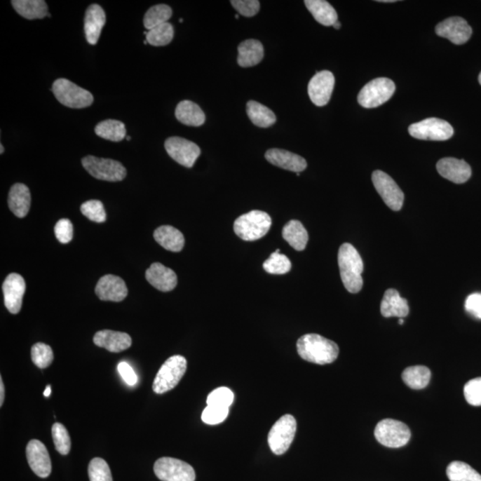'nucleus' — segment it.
<instances>
[{
    "label": "nucleus",
    "mask_w": 481,
    "mask_h": 481,
    "mask_svg": "<svg viewBox=\"0 0 481 481\" xmlns=\"http://www.w3.org/2000/svg\"><path fill=\"white\" fill-rule=\"evenodd\" d=\"M297 351L302 359L318 365L332 363L340 352L334 341L316 334L302 336L297 341Z\"/></svg>",
    "instance_id": "1"
},
{
    "label": "nucleus",
    "mask_w": 481,
    "mask_h": 481,
    "mask_svg": "<svg viewBox=\"0 0 481 481\" xmlns=\"http://www.w3.org/2000/svg\"><path fill=\"white\" fill-rule=\"evenodd\" d=\"M338 264L344 287L351 293H358L363 287L362 273L364 263L357 249L351 243H344L338 253Z\"/></svg>",
    "instance_id": "2"
},
{
    "label": "nucleus",
    "mask_w": 481,
    "mask_h": 481,
    "mask_svg": "<svg viewBox=\"0 0 481 481\" xmlns=\"http://www.w3.org/2000/svg\"><path fill=\"white\" fill-rule=\"evenodd\" d=\"M272 225L271 217L262 210H252L237 217L233 224L236 236L247 242L262 238L269 233Z\"/></svg>",
    "instance_id": "3"
},
{
    "label": "nucleus",
    "mask_w": 481,
    "mask_h": 481,
    "mask_svg": "<svg viewBox=\"0 0 481 481\" xmlns=\"http://www.w3.org/2000/svg\"><path fill=\"white\" fill-rule=\"evenodd\" d=\"M187 359L176 355L168 358L158 371L153 384V390L157 394H163L173 390L186 374Z\"/></svg>",
    "instance_id": "4"
},
{
    "label": "nucleus",
    "mask_w": 481,
    "mask_h": 481,
    "mask_svg": "<svg viewBox=\"0 0 481 481\" xmlns=\"http://www.w3.org/2000/svg\"><path fill=\"white\" fill-rule=\"evenodd\" d=\"M51 91L55 98L65 107L82 109L90 107L94 102L93 95L67 79H58L53 83Z\"/></svg>",
    "instance_id": "5"
},
{
    "label": "nucleus",
    "mask_w": 481,
    "mask_h": 481,
    "mask_svg": "<svg viewBox=\"0 0 481 481\" xmlns=\"http://www.w3.org/2000/svg\"><path fill=\"white\" fill-rule=\"evenodd\" d=\"M82 166L95 179L118 182L125 179L127 170L120 161L88 156L81 160Z\"/></svg>",
    "instance_id": "6"
},
{
    "label": "nucleus",
    "mask_w": 481,
    "mask_h": 481,
    "mask_svg": "<svg viewBox=\"0 0 481 481\" xmlns=\"http://www.w3.org/2000/svg\"><path fill=\"white\" fill-rule=\"evenodd\" d=\"M297 431V421L291 414L283 415L273 425L269 433L270 449L276 456H281L291 447Z\"/></svg>",
    "instance_id": "7"
},
{
    "label": "nucleus",
    "mask_w": 481,
    "mask_h": 481,
    "mask_svg": "<svg viewBox=\"0 0 481 481\" xmlns=\"http://www.w3.org/2000/svg\"><path fill=\"white\" fill-rule=\"evenodd\" d=\"M374 436L382 446L398 448L406 446L410 440L411 431L400 421L384 419L375 427Z\"/></svg>",
    "instance_id": "8"
},
{
    "label": "nucleus",
    "mask_w": 481,
    "mask_h": 481,
    "mask_svg": "<svg viewBox=\"0 0 481 481\" xmlns=\"http://www.w3.org/2000/svg\"><path fill=\"white\" fill-rule=\"evenodd\" d=\"M396 86L387 78H377L368 82L359 92L358 101L365 108H375L386 103L393 95Z\"/></svg>",
    "instance_id": "9"
},
{
    "label": "nucleus",
    "mask_w": 481,
    "mask_h": 481,
    "mask_svg": "<svg viewBox=\"0 0 481 481\" xmlns=\"http://www.w3.org/2000/svg\"><path fill=\"white\" fill-rule=\"evenodd\" d=\"M408 131L412 137L420 140L445 141L453 137L454 128L447 121L429 118L410 125Z\"/></svg>",
    "instance_id": "10"
},
{
    "label": "nucleus",
    "mask_w": 481,
    "mask_h": 481,
    "mask_svg": "<svg viewBox=\"0 0 481 481\" xmlns=\"http://www.w3.org/2000/svg\"><path fill=\"white\" fill-rule=\"evenodd\" d=\"M154 473L161 481H194L196 472L190 464L172 457H161L154 466Z\"/></svg>",
    "instance_id": "11"
},
{
    "label": "nucleus",
    "mask_w": 481,
    "mask_h": 481,
    "mask_svg": "<svg viewBox=\"0 0 481 481\" xmlns=\"http://www.w3.org/2000/svg\"><path fill=\"white\" fill-rule=\"evenodd\" d=\"M372 180L375 189L386 205L395 212L400 210L403 206L405 196L394 179L384 171L375 170L372 175Z\"/></svg>",
    "instance_id": "12"
},
{
    "label": "nucleus",
    "mask_w": 481,
    "mask_h": 481,
    "mask_svg": "<svg viewBox=\"0 0 481 481\" xmlns=\"http://www.w3.org/2000/svg\"><path fill=\"white\" fill-rule=\"evenodd\" d=\"M164 147L175 161L187 168H192L201 154L200 147L196 144L183 137L168 138Z\"/></svg>",
    "instance_id": "13"
},
{
    "label": "nucleus",
    "mask_w": 481,
    "mask_h": 481,
    "mask_svg": "<svg viewBox=\"0 0 481 481\" xmlns=\"http://www.w3.org/2000/svg\"><path fill=\"white\" fill-rule=\"evenodd\" d=\"M335 79L329 71L318 72L309 81L308 92L312 103L316 107H325L331 100Z\"/></svg>",
    "instance_id": "14"
},
{
    "label": "nucleus",
    "mask_w": 481,
    "mask_h": 481,
    "mask_svg": "<svg viewBox=\"0 0 481 481\" xmlns=\"http://www.w3.org/2000/svg\"><path fill=\"white\" fill-rule=\"evenodd\" d=\"M437 35L446 38L456 45H463L473 35V29L466 20L458 16H453L440 22L435 29Z\"/></svg>",
    "instance_id": "15"
},
{
    "label": "nucleus",
    "mask_w": 481,
    "mask_h": 481,
    "mask_svg": "<svg viewBox=\"0 0 481 481\" xmlns=\"http://www.w3.org/2000/svg\"><path fill=\"white\" fill-rule=\"evenodd\" d=\"M3 293L6 308L12 314H18L21 311L22 299L26 291V283L22 276L10 274L3 283Z\"/></svg>",
    "instance_id": "16"
},
{
    "label": "nucleus",
    "mask_w": 481,
    "mask_h": 481,
    "mask_svg": "<svg viewBox=\"0 0 481 481\" xmlns=\"http://www.w3.org/2000/svg\"><path fill=\"white\" fill-rule=\"evenodd\" d=\"M26 456L29 467L39 477H48L50 475L52 464L50 456L45 445L41 441L32 440L26 448Z\"/></svg>",
    "instance_id": "17"
},
{
    "label": "nucleus",
    "mask_w": 481,
    "mask_h": 481,
    "mask_svg": "<svg viewBox=\"0 0 481 481\" xmlns=\"http://www.w3.org/2000/svg\"><path fill=\"white\" fill-rule=\"evenodd\" d=\"M95 294L101 301L120 302L127 297L128 288L126 283L118 276L107 275L98 281Z\"/></svg>",
    "instance_id": "18"
},
{
    "label": "nucleus",
    "mask_w": 481,
    "mask_h": 481,
    "mask_svg": "<svg viewBox=\"0 0 481 481\" xmlns=\"http://www.w3.org/2000/svg\"><path fill=\"white\" fill-rule=\"evenodd\" d=\"M437 170L444 179L456 184L467 182L472 177V168L463 160L443 158L438 161Z\"/></svg>",
    "instance_id": "19"
},
{
    "label": "nucleus",
    "mask_w": 481,
    "mask_h": 481,
    "mask_svg": "<svg viewBox=\"0 0 481 481\" xmlns=\"http://www.w3.org/2000/svg\"><path fill=\"white\" fill-rule=\"evenodd\" d=\"M265 157L266 161L273 165L292 171V172H302L308 166L307 161L304 158L291 153V151L278 149V148L266 151Z\"/></svg>",
    "instance_id": "20"
},
{
    "label": "nucleus",
    "mask_w": 481,
    "mask_h": 481,
    "mask_svg": "<svg viewBox=\"0 0 481 481\" xmlns=\"http://www.w3.org/2000/svg\"><path fill=\"white\" fill-rule=\"evenodd\" d=\"M146 278L151 285L163 292L172 291L177 285L176 273L158 262L147 270Z\"/></svg>",
    "instance_id": "21"
},
{
    "label": "nucleus",
    "mask_w": 481,
    "mask_h": 481,
    "mask_svg": "<svg viewBox=\"0 0 481 481\" xmlns=\"http://www.w3.org/2000/svg\"><path fill=\"white\" fill-rule=\"evenodd\" d=\"M107 22V16L102 6L93 4L88 6L84 18L86 39L90 45L97 44L102 29Z\"/></svg>",
    "instance_id": "22"
},
{
    "label": "nucleus",
    "mask_w": 481,
    "mask_h": 481,
    "mask_svg": "<svg viewBox=\"0 0 481 481\" xmlns=\"http://www.w3.org/2000/svg\"><path fill=\"white\" fill-rule=\"evenodd\" d=\"M94 344L113 353H118L130 348L133 339L126 332L103 330L95 334Z\"/></svg>",
    "instance_id": "23"
},
{
    "label": "nucleus",
    "mask_w": 481,
    "mask_h": 481,
    "mask_svg": "<svg viewBox=\"0 0 481 481\" xmlns=\"http://www.w3.org/2000/svg\"><path fill=\"white\" fill-rule=\"evenodd\" d=\"M381 313L384 318H404L409 313V307L407 299L400 297L397 290L388 289L381 303Z\"/></svg>",
    "instance_id": "24"
},
{
    "label": "nucleus",
    "mask_w": 481,
    "mask_h": 481,
    "mask_svg": "<svg viewBox=\"0 0 481 481\" xmlns=\"http://www.w3.org/2000/svg\"><path fill=\"white\" fill-rule=\"evenodd\" d=\"M32 197L27 186L18 183L10 189L8 194V206L10 210L16 217H25L31 208Z\"/></svg>",
    "instance_id": "25"
},
{
    "label": "nucleus",
    "mask_w": 481,
    "mask_h": 481,
    "mask_svg": "<svg viewBox=\"0 0 481 481\" xmlns=\"http://www.w3.org/2000/svg\"><path fill=\"white\" fill-rule=\"evenodd\" d=\"M264 57V48L257 39H247L238 46L237 62L240 67H255Z\"/></svg>",
    "instance_id": "26"
},
{
    "label": "nucleus",
    "mask_w": 481,
    "mask_h": 481,
    "mask_svg": "<svg viewBox=\"0 0 481 481\" xmlns=\"http://www.w3.org/2000/svg\"><path fill=\"white\" fill-rule=\"evenodd\" d=\"M179 123L191 127H200L205 123V114L198 104L192 101L180 102L175 111Z\"/></svg>",
    "instance_id": "27"
},
{
    "label": "nucleus",
    "mask_w": 481,
    "mask_h": 481,
    "mask_svg": "<svg viewBox=\"0 0 481 481\" xmlns=\"http://www.w3.org/2000/svg\"><path fill=\"white\" fill-rule=\"evenodd\" d=\"M154 239L164 249L170 252H179L183 250L184 238L179 229L171 226H161L154 233Z\"/></svg>",
    "instance_id": "28"
},
{
    "label": "nucleus",
    "mask_w": 481,
    "mask_h": 481,
    "mask_svg": "<svg viewBox=\"0 0 481 481\" xmlns=\"http://www.w3.org/2000/svg\"><path fill=\"white\" fill-rule=\"evenodd\" d=\"M11 4L16 13L25 19H43L49 14L44 0H13Z\"/></svg>",
    "instance_id": "29"
},
{
    "label": "nucleus",
    "mask_w": 481,
    "mask_h": 481,
    "mask_svg": "<svg viewBox=\"0 0 481 481\" xmlns=\"http://www.w3.org/2000/svg\"><path fill=\"white\" fill-rule=\"evenodd\" d=\"M282 235L283 239L296 250H305L309 240V233L304 226L299 220H290L283 226Z\"/></svg>",
    "instance_id": "30"
},
{
    "label": "nucleus",
    "mask_w": 481,
    "mask_h": 481,
    "mask_svg": "<svg viewBox=\"0 0 481 481\" xmlns=\"http://www.w3.org/2000/svg\"><path fill=\"white\" fill-rule=\"evenodd\" d=\"M306 6L316 22L324 26H332L338 21V15L331 4L325 0H306Z\"/></svg>",
    "instance_id": "31"
},
{
    "label": "nucleus",
    "mask_w": 481,
    "mask_h": 481,
    "mask_svg": "<svg viewBox=\"0 0 481 481\" xmlns=\"http://www.w3.org/2000/svg\"><path fill=\"white\" fill-rule=\"evenodd\" d=\"M247 114L257 127L269 128L276 123V114L269 107L256 101L247 103Z\"/></svg>",
    "instance_id": "32"
},
{
    "label": "nucleus",
    "mask_w": 481,
    "mask_h": 481,
    "mask_svg": "<svg viewBox=\"0 0 481 481\" xmlns=\"http://www.w3.org/2000/svg\"><path fill=\"white\" fill-rule=\"evenodd\" d=\"M431 373L430 369L424 365L405 369L402 379L408 387L413 390H423L429 384Z\"/></svg>",
    "instance_id": "33"
},
{
    "label": "nucleus",
    "mask_w": 481,
    "mask_h": 481,
    "mask_svg": "<svg viewBox=\"0 0 481 481\" xmlns=\"http://www.w3.org/2000/svg\"><path fill=\"white\" fill-rule=\"evenodd\" d=\"M95 133L104 140L121 142L126 137V127L120 121L105 120L95 126Z\"/></svg>",
    "instance_id": "34"
},
{
    "label": "nucleus",
    "mask_w": 481,
    "mask_h": 481,
    "mask_svg": "<svg viewBox=\"0 0 481 481\" xmlns=\"http://www.w3.org/2000/svg\"><path fill=\"white\" fill-rule=\"evenodd\" d=\"M447 475L450 481H481V475L469 464L454 461L447 468Z\"/></svg>",
    "instance_id": "35"
},
{
    "label": "nucleus",
    "mask_w": 481,
    "mask_h": 481,
    "mask_svg": "<svg viewBox=\"0 0 481 481\" xmlns=\"http://www.w3.org/2000/svg\"><path fill=\"white\" fill-rule=\"evenodd\" d=\"M172 16V9L170 6L160 4L151 6L144 15V26L148 31L161 25L169 22V20Z\"/></svg>",
    "instance_id": "36"
},
{
    "label": "nucleus",
    "mask_w": 481,
    "mask_h": 481,
    "mask_svg": "<svg viewBox=\"0 0 481 481\" xmlns=\"http://www.w3.org/2000/svg\"><path fill=\"white\" fill-rule=\"evenodd\" d=\"M174 38L173 25L170 22L161 25L147 32V41L148 44L154 47H163L170 44Z\"/></svg>",
    "instance_id": "37"
},
{
    "label": "nucleus",
    "mask_w": 481,
    "mask_h": 481,
    "mask_svg": "<svg viewBox=\"0 0 481 481\" xmlns=\"http://www.w3.org/2000/svg\"><path fill=\"white\" fill-rule=\"evenodd\" d=\"M263 269L269 274L285 275L291 271L292 263L287 257L281 255L278 250L263 263Z\"/></svg>",
    "instance_id": "38"
},
{
    "label": "nucleus",
    "mask_w": 481,
    "mask_h": 481,
    "mask_svg": "<svg viewBox=\"0 0 481 481\" xmlns=\"http://www.w3.org/2000/svg\"><path fill=\"white\" fill-rule=\"evenodd\" d=\"M52 437L55 448L62 456H67L71 450V438L67 428L62 424H55L52 427Z\"/></svg>",
    "instance_id": "39"
},
{
    "label": "nucleus",
    "mask_w": 481,
    "mask_h": 481,
    "mask_svg": "<svg viewBox=\"0 0 481 481\" xmlns=\"http://www.w3.org/2000/svg\"><path fill=\"white\" fill-rule=\"evenodd\" d=\"M32 360L39 368L48 367L54 360V353H53L50 346L42 344V342H39V344L32 346Z\"/></svg>",
    "instance_id": "40"
},
{
    "label": "nucleus",
    "mask_w": 481,
    "mask_h": 481,
    "mask_svg": "<svg viewBox=\"0 0 481 481\" xmlns=\"http://www.w3.org/2000/svg\"><path fill=\"white\" fill-rule=\"evenodd\" d=\"M88 476L90 481H113L108 463L100 457L91 460L88 466Z\"/></svg>",
    "instance_id": "41"
},
{
    "label": "nucleus",
    "mask_w": 481,
    "mask_h": 481,
    "mask_svg": "<svg viewBox=\"0 0 481 481\" xmlns=\"http://www.w3.org/2000/svg\"><path fill=\"white\" fill-rule=\"evenodd\" d=\"M81 212L88 219L97 223H103L107 220L104 204L98 200L88 201L81 204Z\"/></svg>",
    "instance_id": "42"
},
{
    "label": "nucleus",
    "mask_w": 481,
    "mask_h": 481,
    "mask_svg": "<svg viewBox=\"0 0 481 481\" xmlns=\"http://www.w3.org/2000/svg\"><path fill=\"white\" fill-rule=\"evenodd\" d=\"M233 402V393L230 388L220 387L210 392L207 398L208 406L229 407Z\"/></svg>",
    "instance_id": "43"
},
{
    "label": "nucleus",
    "mask_w": 481,
    "mask_h": 481,
    "mask_svg": "<svg viewBox=\"0 0 481 481\" xmlns=\"http://www.w3.org/2000/svg\"><path fill=\"white\" fill-rule=\"evenodd\" d=\"M229 407L207 406L203 410L202 420L209 425H216L226 420L229 415Z\"/></svg>",
    "instance_id": "44"
},
{
    "label": "nucleus",
    "mask_w": 481,
    "mask_h": 481,
    "mask_svg": "<svg viewBox=\"0 0 481 481\" xmlns=\"http://www.w3.org/2000/svg\"><path fill=\"white\" fill-rule=\"evenodd\" d=\"M464 397L473 407L481 406V377L473 379L467 382L463 388Z\"/></svg>",
    "instance_id": "45"
},
{
    "label": "nucleus",
    "mask_w": 481,
    "mask_h": 481,
    "mask_svg": "<svg viewBox=\"0 0 481 481\" xmlns=\"http://www.w3.org/2000/svg\"><path fill=\"white\" fill-rule=\"evenodd\" d=\"M231 4L238 14L245 18H252L258 14L260 3L258 0H233Z\"/></svg>",
    "instance_id": "46"
},
{
    "label": "nucleus",
    "mask_w": 481,
    "mask_h": 481,
    "mask_svg": "<svg viewBox=\"0 0 481 481\" xmlns=\"http://www.w3.org/2000/svg\"><path fill=\"white\" fill-rule=\"evenodd\" d=\"M55 233L59 242L62 243H70L74 237V226L70 220L62 219L59 220L55 227Z\"/></svg>",
    "instance_id": "47"
},
{
    "label": "nucleus",
    "mask_w": 481,
    "mask_h": 481,
    "mask_svg": "<svg viewBox=\"0 0 481 481\" xmlns=\"http://www.w3.org/2000/svg\"><path fill=\"white\" fill-rule=\"evenodd\" d=\"M466 309L474 318L481 319V293H473L468 296Z\"/></svg>",
    "instance_id": "48"
},
{
    "label": "nucleus",
    "mask_w": 481,
    "mask_h": 481,
    "mask_svg": "<svg viewBox=\"0 0 481 481\" xmlns=\"http://www.w3.org/2000/svg\"><path fill=\"white\" fill-rule=\"evenodd\" d=\"M118 372L123 381L130 386H135L137 384V374L135 373L133 368L127 362H121L118 365Z\"/></svg>",
    "instance_id": "49"
},
{
    "label": "nucleus",
    "mask_w": 481,
    "mask_h": 481,
    "mask_svg": "<svg viewBox=\"0 0 481 481\" xmlns=\"http://www.w3.org/2000/svg\"><path fill=\"white\" fill-rule=\"evenodd\" d=\"M5 400V386L3 382L2 377L0 378V407L3 406Z\"/></svg>",
    "instance_id": "50"
},
{
    "label": "nucleus",
    "mask_w": 481,
    "mask_h": 481,
    "mask_svg": "<svg viewBox=\"0 0 481 481\" xmlns=\"http://www.w3.org/2000/svg\"><path fill=\"white\" fill-rule=\"evenodd\" d=\"M51 395V386L50 385H48V387L46 388V390L44 391V396L46 398H48Z\"/></svg>",
    "instance_id": "51"
},
{
    "label": "nucleus",
    "mask_w": 481,
    "mask_h": 481,
    "mask_svg": "<svg viewBox=\"0 0 481 481\" xmlns=\"http://www.w3.org/2000/svg\"><path fill=\"white\" fill-rule=\"evenodd\" d=\"M332 26H334V28L336 29H341V22L339 21L336 22L335 24Z\"/></svg>",
    "instance_id": "52"
},
{
    "label": "nucleus",
    "mask_w": 481,
    "mask_h": 481,
    "mask_svg": "<svg viewBox=\"0 0 481 481\" xmlns=\"http://www.w3.org/2000/svg\"><path fill=\"white\" fill-rule=\"evenodd\" d=\"M378 2H382V3H394V2H396V0H379Z\"/></svg>",
    "instance_id": "53"
},
{
    "label": "nucleus",
    "mask_w": 481,
    "mask_h": 481,
    "mask_svg": "<svg viewBox=\"0 0 481 481\" xmlns=\"http://www.w3.org/2000/svg\"><path fill=\"white\" fill-rule=\"evenodd\" d=\"M0 149H1V151H0V154H4L5 148H4V147H3L2 144H0Z\"/></svg>",
    "instance_id": "54"
},
{
    "label": "nucleus",
    "mask_w": 481,
    "mask_h": 481,
    "mask_svg": "<svg viewBox=\"0 0 481 481\" xmlns=\"http://www.w3.org/2000/svg\"><path fill=\"white\" fill-rule=\"evenodd\" d=\"M398 323H400V325H403L404 324L403 318H400V321H398Z\"/></svg>",
    "instance_id": "55"
},
{
    "label": "nucleus",
    "mask_w": 481,
    "mask_h": 481,
    "mask_svg": "<svg viewBox=\"0 0 481 481\" xmlns=\"http://www.w3.org/2000/svg\"><path fill=\"white\" fill-rule=\"evenodd\" d=\"M479 82H480V84L481 85V72L479 75Z\"/></svg>",
    "instance_id": "56"
},
{
    "label": "nucleus",
    "mask_w": 481,
    "mask_h": 481,
    "mask_svg": "<svg viewBox=\"0 0 481 481\" xmlns=\"http://www.w3.org/2000/svg\"><path fill=\"white\" fill-rule=\"evenodd\" d=\"M128 141H130V137H126Z\"/></svg>",
    "instance_id": "57"
},
{
    "label": "nucleus",
    "mask_w": 481,
    "mask_h": 481,
    "mask_svg": "<svg viewBox=\"0 0 481 481\" xmlns=\"http://www.w3.org/2000/svg\"><path fill=\"white\" fill-rule=\"evenodd\" d=\"M144 45H147V44H148V42H147V41H144Z\"/></svg>",
    "instance_id": "58"
},
{
    "label": "nucleus",
    "mask_w": 481,
    "mask_h": 481,
    "mask_svg": "<svg viewBox=\"0 0 481 481\" xmlns=\"http://www.w3.org/2000/svg\"><path fill=\"white\" fill-rule=\"evenodd\" d=\"M238 18H239V15H236V18L238 19Z\"/></svg>",
    "instance_id": "59"
},
{
    "label": "nucleus",
    "mask_w": 481,
    "mask_h": 481,
    "mask_svg": "<svg viewBox=\"0 0 481 481\" xmlns=\"http://www.w3.org/2000/svg\"><path fill=\"white\" fill-rule=\"evenodd\" d=\"M183 21H184L183 19H180V20H179V22H183Z\"/></svg>",
    "instance_id": "60"
}]
</instances>
